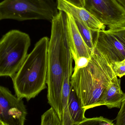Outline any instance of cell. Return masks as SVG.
<instances>
[{
  "label": "cell",
  "mask_w": 125,
  "mask_h": 125,
  "mask_svg": "<svg viewBox=\"0 0 125 125\" xmlns=\"http://www.w3.org/2000/svg\"><path fill=\"white\" fill-rule=\"evenodd\" d=\"M51 22L48 53L47 99L61 120L62 90L68 47L67 14L59 11Z\"/></svg>",
  "instance_id": "1"
},
{
  "label": "cell",
  "mask_w": 125,
  "mask_h": 125,
  "mask_svg": "<svg viewBox=\"0 0 125 125\" xmlns=\"http://www.w3.org/2000/svg\"><path fill=\"white\" fill-rule=\"evenodd\" d=\"M0 125H4V124H3V123L1 122V121H0Z\"/></svg>",
  "instance_id": "23"
},
{
  "label": "cell",
  "mask_w": 125,
  "mask_h": 125,
  "mask_svg": "<svg viewBox=\"0 0 125 125\" xmlns=\"http://www.w3.org/2000/svg\"><path fill=\"white\" fill-rule=\"evenodd\" d=\"M56 3L59 11L70 14L74 19L81 21L93 32L105 30L106 26L84 7L76 6L65 0H57Z\"/></svg>",
  "instance_id": "9"
},
{
  "label": "cell",
  "mask_w": 125,
  "mask_h": 125,
  "mask_svg": "<svg viewBox=\"0 0 125 125\" xmlns=\"http://www.w3.org/2000/svg\"><path fill=\"white\" fill-rule=\"evenodd\" d=\"M67 17L68 43L73 59L75 62L80 57L90 58L92 52L84 41L74 18L68 14Z\"/></svg>",
  "instance_id": "10"
},
{
  "label": "cell",
  "mask_w": 125,
  "mask_h": 125,
  "mask_svg": "<svg viewBox=\"0 0 125 125\" xmlns=\"http://www.w3.org/2000/svg\"><path fill=\"white\" fill-rule=\"evenodd\" d=\"M90 58L84 57H80L75 62V67L73 71H76L80 68L85 67L88 65Z\"/></svg>",
  "instance_id": "19"
},
{
  "label": "cell",
  "mask_w": 125,
  "mask_h": 125,
  "mask_svg": "<svg viewBox=\"0 0 125 125\" xmlns=\"http://www.w3.org/2000/svg\"><path fill=\"white\" fill-rule=\"evenodd\" d=\"M27 114L22 99L0 85V121L5 125H24Z\"/></svg>",
  "instance_id": "8"
},
{
  "label": "cell",
  "mask_w": 125,
  "mask_h": 125,
  "mask_svg": "<svg viewBox=\"0 0 125 125\" xmlns=\"http://www.w3.org/2000/svg\"><path fill=\"white\" fill-rule=\"evenodd\" d=\"M120 109L116 118L115 125H125V93Z\"/></svg>",
  "instance_id": "18"
},
{
  "label": "cell",
  "mask_w": 125,
  "mask_h": 125,
  "mask_svg": "<svg viewBox=\"0 0 125 125\" xmlns=\"http://www.w3.org/2000/svg\"><path fill=\"white\" fill-rule=\"evenodd\" d=\"M125 9V0H116Z\"/></svg>",
  "instance_id": "21"
},
{
  "label": "cell",
  "mask_w": 125,
  "mask_h": 125,
  "mask_svg": "<svg viewBox=\"0 0 125 125\" xmlns=\"http://www.w3.org/2000/svg\"><path fill=\"white\" fill-rule=\"evenodd\" d=\"M75 125H115L113 120L103 116L86 118Z\"/></svg>",
  "instance_id": "16"
},
{
  "label": "cell",
  "mask_w": 125,
  "mask_h": 125,
  "mask_svg": "<svg viewBox=\"0 0 125 125\" xmlns=\"http://www.w3.org/2000/svg\"><path fill=\"white\" fill-rule=\"evenodd\" d=\"M73 58L69 48L67 49V57L65 65L63 83L62 90L61 105L62 115L61 120L64 123L68 122L71 120L68 108V101L71 90V76L73 72Z\"/></svg>",
  "instance_id": "11"
},
{
  "label": "cell",
  "mask_w": 125,
  "mask_h": 125,
  "mask_svg": "<svg viewBox=\"0 0 125 125\" xmlns=\"http://www.w3.org/2000/svg\"><path fill=\"white\" fill-rule=\"evenodd\" d=\"M82 4V6L83 7L84 3V0H80Z\"/></svg>",
  "instance_id": "22"
},
{
  "label": "cell",
  "mask_w": 125,
  "mask_h": 125,
  "mask_svg": "<svg viewBox=\"0 0 125 125\" xmlns=\"http://www.w3.org/2000/svg\"><path fill=\"white\" fill-rule=\"evenodd\" d=\"M94 47L111 65L125 59V27L93 32Z\"/></svg>",
  "instance_id": "6"
},
{
  "label": "cell",
  "mask_w": 125,
  "mask_h": 125,
  "mask_svg": "<svg viewBox=\"0 0 125 125\" xmlns=\"http://www.w3.org/2000/svg\"><path fill=\"white\" fill-rule=\"evenodd\" d=\"M125 94L121 89L120 79L116 76L104 90L99 106L105 105L109 109H120Z\"/></svg>",
  "instance_id": "12"
},
{
  "label": "cell",
  "mask_w": 125,
  "mask_h": 125,
  "mask_svg": "<svg viewBox=\"0 0 125 125\" xmlns=\"http://www.w3.org/2000/svg\"><path fill=\"white\" fill-rule=\"evenodd\" d=\"M65 0L68 1V2L74 4L76 6H78L83 7L82 4L80 0Z\"/></svg>",
  "instance_id": "20"
},
{
  "label": "cell",
  "mask_w": 125,
  "mask_h": 125,
  "mask_svg": "<svg viewBox=\"0 0 125 125\" xmlns=\"http://www.w3.org/2000/svg\"><path fill=\"white\" fill-rule=\"evenodd\" d=\"M68 108L70 116L73 125L86 119L84 116L86 111L82 107L75 90L71 87L68 99Z\"/></svg>",
  "instance_id": "13"
},
{
  "label": "cell",
  "mask_w": 125,
  "mask_h": 125,
  "mask_svg": "<svg viewBox=\"0 0 125 125\" xmlns=\"http://www.w3.org/2000/svg\"><path fill=\"white\" fill-rule=\"evenodd\" d=\"M83 7L109 29L125 27V9L116 0H84Z\"/></svg>",
  "instance_id": "7"
},
{
  "label": "cell",
  "mask_w": 125,
  "mask_h": 125,
  "mask_svg": "<svg viewBox=\"0 0 125 125\" xmlns=\"http://www.w3.org/2000/svg\"><path fill=\"white\" fill-rule=\"evenodd\" d=\"M50 39L41 38L11 78L15 95L28 101L47 87L48 53Z\"/></svg>",
  "instance_id": "3"
},
{
  "label": "cell",
  "mask_w": 125,
  "mask_h": 125,
  "mask_svg": "<svg viewBox=\"0 0 125 125\" xmlns=\"http://www.w3.org/2000/svg\"><path fill=\"white\" fill-rule=\"evenodd\" d=\"M114 73L117 76L121 78L125 75V62H113L111 65Z\"/></svg>",
  "instance_id": "17"
},
{
  "label": "cell",
  "mask_w": 125,
  "mask_h": 125,
  "mask_svg": "<svg viewBox=\"0 0 125 125\" xmlns=\"http://www.w3.org/2000/svg\"><path fill=\"white\" fill-rule=\"evenodd\" d=\"M59 11L54 0H4L0 2V21L44 20L51 22Z\"/></svg>",
  "instance_id": "4"
},
{
  "label": "cell",
  "mask_w": 125,
  "mask_h": 125,
  "mask_svg": "<svg viewBox=\"0 0 125 125\" xmlns=\"http://www.w3.org/2000/svg\"><path fill=\"white\" fill-rule=\"evenodd\" d=\"M41 125H61L58 116L52 107L42 115Z\"/></svg>",
  "instance_id": "15"
},
{
  "label": "cell",
  "mask_w": 125,
  "mask_h": 125,
  "mask_svg": "<svg viewBox=\"0 0 125 125\" xmlns=\"http://www.w3.org/2000/svg\"><path fill=\"white\" fill-rule=\"evenodd\" d=\"M74 20L84 41L92 52L94 48L93 31L81 21L76 19Z\"/></svg>",
  "instance_id": "14"
},
{
  "label": "cell",
  "mask_w": 125,
  "mask_h": 125,
  "mask_svg": "<svg viewBox=\"0 0 125 125\" xmlns=\"http://www.w3.org/2000/svg\"><path fill=\"white\" fill-rule=\"evenodd\" d=\"M123 62H125V60H124V61H123Z\"/></svg>",
  "instance_id": "24"
},
{
  "label": "cell",
  "mask_w": 125,
  "mask_h": 125,
  "mask_svg": "<svg viewBox=\"0 0 125 125\" xmlns=\"http://www.w3.org/2000/svg\"><path fill=\"white\" fill-rule=\"evenodd\" d=\"M111 65L94 47L88 65L73 71L71 87L85 111L99 106L104 90L116 76Z\"/></svg>",
  "instance_id": "2"
},
{
  "label": "cell",
  "mask_w": 125,
  "mask_h": 125,
  "mask_svg": "<svg viewBox=\"0 0 125 125\" xmlns=\"http://www.w3.org/2000/svg\"><path fill=\"white\" fill-rule=\"evenodd\" d=\"M31 40L28 34L12 30L0 39V77L11 78L17 73L28 54Z\"/></svg>",
  "instance_id": "5"
}]
</instances>
